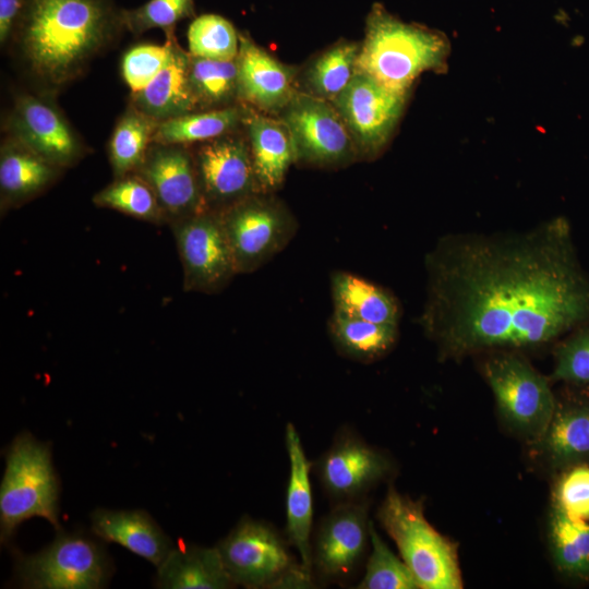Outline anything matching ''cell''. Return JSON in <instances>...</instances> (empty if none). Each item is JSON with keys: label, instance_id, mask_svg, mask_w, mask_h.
Listing matches in <instances>:
<instances>
[{"label": "cell", "instance_id": "6da1fadb", "mask_svg": "<svg viewBox=\"0 0 589 589\" xmlns=\"http://www.w3.org/2000/svg\"><path fill=\"white\" fill-rule=\"evenodd\" d=\"M420 323L445 354L530 348L589 321V281L555 218L517 233H462L425 259Z\"/></svg>", "mask_w": 589, "mask_h": 589}, {"label": "cell", "instance_id": "7a4b0ae2", "mask_svg": "<svg viewBox=\"0 0 589 589\" xmlns=\"http://www.w3.org/2000/svg\"><path fill=\"white\" fill-rule=\"evenodd\" d=\"M113 0H27L14 33L26 71L45 94L79 77L124 29Z\"/></svg>", "mask_w": 589, "mask_h": 589}, {"label": "cell", "instance_id": "3957f363", "mask_svg": "<svg viewBox=\"0 0 589 589\" xmlns=\"http://www.w3.org/2000/svg\"><path fill=\"white\" fill-rule=\"evenodd\" d=\"M448 55L449 43L443 33L406 23L374 3L365 20L357 71L409 95L422 73L444 70Z\"/></svg>", "mask_w": 589, "mask_h": 589}, {"label": "cell", "instance_id": "277c9868", "mask_svg": "<svg viewBox=\"0 0 589 589\" xmlns=\"http://www.w3.org/2000/svg\"><path fill=\"white\" fill-rule=\"evenodd\" d=\"M58 500L50 445L22 432L5 455L0 486L1 543H8L17 526L32 517H43L60 530Z\"/></svg>", "mask_w": 589, "mask_h": 589}, {"label": "cell", "instance_id": "5b68a950", "mask_svg": "<svg viewBox=\"0 0 589 589\" xmlns=\"http://www.w3.org/2000/svg\"><path fill=\"white\" fill-rule=\"evenodd\" d=\"M377 517L419 588H462L456 548L426 520L420 502L389 488Z\"/></svg>", "mask_w": 589, "mask_h": 589}, {"label": "cell", "instance_id": "8992f818", "mask_svg": "<svg viewBox=\"0 0 589 589\" xmlns=\"http://www.w3.org/2000/svg\"><path fill=\"white\" fill-rule=\"evenodd\" d=\"M217 549L233 585L250 589L313 585L312 570L296 561L269 524L244 517Z\"/></svg>", "mask_w": 589, "mask_h": 589}, {"label": "cell", "instance_id": "52a82bcc", "mask_svg": "<svg viewBox=\"0 0 589 589\" xmlns=\"http://www.w3.org/2000/svg\"><path fill=\"white\" fill-rule=\"evenodd\" d=\"M218 213L238 274L261 268L298 230L294 216L271 193H255Z\"/></svg>", "mask_w": 589, "mask_h": 589}, {"label": "cell", "instance_id": "ba28073f", "mask_svg": "<svg viewBox=\"0 0 589 589\" xmlns=\"http://www.w3.org/2000/svg\"><path fill=\"white\" fill-rule=\"evenodd\" d=\"M104 549L91 539L58 530L51 544L32 555L19 554L15 576L23 588L98 589L110 575Z\"/></svg>", "mask_w": 589, "mask_h": 589}, {"label": "cell", "instance_id": "9c48e42d", "mask_svg": "<svg viewBox=\"0 0 589 589\" xmlns=\"http://www.w3.org/2000/svg\"><path fill=\"white\" fill-rule=\"evenodd\" d=\"M484 375L503 417L519 432L540 440L557 406L548 380L506 351L485 361Z\"/></svg>", "mask_w": 589, "mask_h": 589}, {"label": "cell", "instance_id": "30bf717a", "mask_svg": "<svg viewBox=\"0 0 589 589\" xmlns=\"http://www.w3.org/2000/svg\"><path fill=\"white\" fill-rule=\"evenodd\" d=\"M296 163L316 167H340L359 158L356 144L333 103L298 91L280 110Z\"/></svg>", "mask_w": 589, "mask_h": 589}, {"label": "cell", "instance_id": "8fae6325", "mask_svg": "<svg viewBox=\"0 0 589 589\" xmlns=\"http://www.w3.org/2000/svg\"><path fill=\"white\" fill-rule=\"evenodd\" d=\"M184 291L213 294L238 274L218 212L206 209L171 224Z\"/></svg>", "mask_w": 589, "mask_h": 589}, {"label": "cell", "instance_id": "7c38bea8", "mask_svg": "<svg viewBox=\"0 0 589 589\" xmlns=\"http://www.w3.org/2000/svg\"><path fill=\"white\" fill-rule=\"evenodd\" d=\"M408 94L393 91L356 71L333 101L361 158L372 159L386 147L402 116Z\"/></svg>", "mask_w": 589, "mask_h": 589}, {"label": "cell", "instance_id": "4fadbf2b", "mask_svg": "<svg viewBox=\"0 0 589 589\" xmlns=\"http://www.w3.org/2000/svg\"><path fill=\"white\" fill-rule=\"evenodd\" d=\"M7 135L64 169L85 154V146L48 94L21 93L5 121Z\"/></svg>", "mask_w": 589, "mask_h": 589}, {"label": "cell", "instance_id": "5bb4252c", "mask_svg": "<svg viewBox=\"0 0 589 589\" xmlns=\"http://www.w3.org/2000/svg\"><path fill=\"white\" fill-rule=\"evenodd\" d=\"M192 153L208 209L220 212L260 193L248 139L238 131L203 142Z\"/></svg>", "mask_w": 589, "mask_h": 589}, {"label": "cell", "instance_id": "9a60e30c", "mask_svg": "<svg viewBox=\"0 0 589 589\" xmlns=\"http://www.w3.org/2000/svg\"><path fill=\"white\" fill-rule=\"evenodd\" d=\"M133 173L152 188L168 224L208 209L194 156L188 146L153 142Z\"/></svg>", "mask_w": 589, "mask_h": 589}, {"label": "cell", "instance_id": "2e32d148", "mask_svg": "<svg viewBox=\"0 0 589 589\" xmlns=\"http://www.w3.org/2000/svg\"><path fill=\"white\" fill-rule=\"evenodd\" d=\"M368 508L362 502H340L322 520L312 544V568L329 580L348 578L370 541Z\"/></svg>", "mask_w": 589, "mask_h": 589}, {"label": "cell", "instance_id": "e0dca14e", "mask_svg": "<svg viewBox=\"0 0 589 589\" xmlns=\"http://www.w3.org/2000/svg\"><path fill=\"white\" fill-rule=\"evenodd\" d=\"M239 101L265 113H279L298 92V70L280 62L249 35L239 33Z\"/></svg>", "mask_w": 589, "mask_h": 589}, {"label": "cell", "instance_id": "ac0fdd59", "mask_svg": "<svg viewBox=\"0 0 589 589\" xmlns=\"http://www.w3.org/2000/svg\"><path fill=\"white\" fill-rule=\"evenodd\" d=\"M388 471L385 457L354 435L344 434L316 462L327 494L340 502L357 501Z\"/></svg>", "mask_w": 589, "mask_h": 589}, {"label": "cell", "instance_id": "d6986e66", "mask_svg": "<svg viewBox=\"0 0 589 589\" xmlns=\"http://www.w3.org/2000/svg\"><path fill=\"white\" fill-rule=\"evenodd\" d=\"M243 128L249 142L260 193H273L281 187L296 163L290 133L284 122L247 106Z\"/></svg>", "mask_w": 589, "mask_h": 589}, {"label": "cell", "instance_id": "ffe728a7", "mask_svg": "<svg viewBox=\"0 0 589 589\" xmlns=\"http://www.w3.org/2000/svg\"><path fill=\"white\" fill-rule=\"evenodd\" d=\"M286 448L289 458V479L286 495V522L289 542L297 550L301 563L312 570L311 529L313 500L310 482L311 462L308 460L293 424L286 426Z\"/></svg>", "mask_w": 589, "mask_h": 589}, {"label": "cell", "instance_id": "44dd1931", "mask_svg": "<svg viewBox=\"0 0 589 589\" xmlns=\"http://www.w3.org/2000/svg\"><path fill=\"white\" fill-rule=\"evenodd\" d=\"M63 169L7 135L0 148V201L7 209L48 189Z\"/></svg>", "mask_w": 589, "mask_h": 589}, {"label": "cell", "instance_id": "7402d4cb", "mask_svg": "<svg viewBox=\"0 0 589 589\" xmlns=\"http://www.w3.org/2000/svg\"><path fill=\"white\" fill-rule=\"evenodd\" d=\"M91 519L92 531L98 538L122 545L156 567L173 549L171 540L144 510L98 508Z\"/></svg>", "mask_w": 589, "mask_h": 589}, {"label": "cell", "instance_id": "603a6c76", "mask_svg": "<svg viewBox=\"0 0 589 589\" xmlns=\"http://www.w3.org/2000/svg\"><path fill=\"white\" fill-rule=\"evenodd\" d=\"M190 53L178 43L168 64L142 91L131 94L130 104L164 121L197 111L189 83Z\"/></svg>", "mask_w": 589, "mask_h": 589}, {"label": "cell", "instance_id": "cb8c5ba5", "mask_svg": "<svg viewBox=\"0 0 589 589\" xmlns=\"http://www.w3.org/2000/svg\"><path fill=\"white\" fill-rule=\"evenodd\" d=\"M157 568L156 585L163 589H227L235 586L217 546L173 548Z\"/></svg>", "mask_w": 589, "mask_h": 589}, {"label": "cell", "instance_id": "d4e9b609", "mask_svg": "<svg viewBox=\"0 0 589 589\" xmlns=\"http://www.w3.org/2000/svg\"><path fill=\"white\" fill-rule=\"evenodd\" d=\"M334 311L381 324L398 325L396 299L382 287L347 272L330 276Z\"/></svg>", "mask_w": 589, "mask_h": 589}, {"label": "cell", "instance_id": "484cf974", "mask_svg": "<svg viewBox=\"0 0 589 589\" xmlns=\"http://www.w3.org/2000/svg\"><path fill=\"white\" fill-rule=\"evenodd\" d=\"M245 111L247 106L237 104L159 121L153 142L184 146L207 142L238 131L243 127Z\"/></svg>", "mask_w": 589, "mask_h": 589}, {"label": "cell", "instance_id": "4316f807", "mask_svg": "<svg viewBox=\"0 0 589 589\" xmlns=\"http://www.w3.org/2000/svg\"><path fill=\"white\" fill-rule=\"evenodd\" d=\"M540 442L558 467L589 461V404L556 406Z\"/></svg>", "mask_w": 589, "mask_h": 589}, {"label": "cell", "instance_id": "83f0119b", "mask_svg": "<svg viewBox=\"0 0 589 589\" xmlns=\"http://www.w3.org/2000/svg\"><path fill=\"white\" fill-rule=\"evenodd\" d=\"M329 334L344 356L369 362L385 354L396 342L398 325L381 324L351 317L334 311Z\"/></svg>", "mask_w": 589, "mask_h": 589}, {"label": "cell", "instance_id": "f1b7e54d", "mask_svg": "<svg viewBox=\"0 0 589 589\" xmlns=\"http://www.w3.org/2000/svg\"><path fill=\"white\" fill-rule=\"evenodd\" d=\"M159 121L129 104L112 131L108 156L115 179L133 173L142 165Z\"/></svg>", "mask_w": 589, "mask_h": 589}, {"label": "cell", "instance_id": "f546056e", "mask_svg": "<svg viewBox=\"0 0 589 589\" xmlns=\"http://www.w3.org/2000/svg\"><path fill=\"white\" fill-rule=\"evenodd\" d=\"M359 49V43L339 40L321 52L302 74V92L333 103L357 71Z\"/></svg>", "mask_w": 589, "mask_h": 589}, {"label": "cell", "instance_id": "4dcf8cb0", "mask_svg": "<svg viewBox=\"0 0 589 589\" xmlns=\"http://www.w3.org/2000/svg\"><path fill=\"white\" fill-rule=\"evenodd\" d=\"M189 83L197 111L237 105L239 101L237 58L214 60L190 55Z\"/></svg>", "mask_w": 589, "mask_h": 589}, {"label": "cell", "instance_id": "1f68e13d", "mask_svg": "<svg viewBox=\"0 0 589 589\" xmlns=\"http://www.w3.org/2000/svg\"><path fill=\"white\" fill-rule=\"evenodd\" d=\"M549 540L560 572L576 579H589V525L569 517L553 505L549 521Z\"/></svg>", "mask_w": 589, "mask_h": 589}, {"label": "cell", "instance_id": "d6a6232c", "mask_svg": "<svg viewBox=\"0 0 589 589\" xmlns=\"http://www.w3.org/2000/svg\"><path fill=\"white\" fill-rule=\"evenodd\" d=\"M93 203L155 225L168 223L154 191L136 173L115 179L94 195Z\"/></svg>", "mask_w": 589, "mask_h": 589}, {"label": "cell", "instance_id": "836d02e7", "mask_svg": "<svg viewBox=\"0 0 589 589\" xmlns=\"http://www.w3.org/2000/svg\"><path fill=\"white\" fill-rule=\"evenodd\" d=\"M189 53L193 57L232 60L239 52V33L226 17L208 13L196 16L188 29Z\"/></svg>", "mask_w": 589, "mask_h": 589}, {"label": "cell", "instance_id": "e575fe53", "mask_svg": "<svg viewBox=\"0 0 589 589\" xmlns=\"http://www.w3.org/2000/svg\"><path fill=\"white\" fill-rule=\"evenodd\" d=\"M372 546L365 574L358 589H418L419 585L402 558L397 557L370 524Z\"/></svg>", "mask_w": 589, "mask_h": 589}, {"label": "cell", "instance_id": "d590c367", "mask_svg": "<svg viewBox=\"0 0 589 589\" xmlns=\"http://www.w3.org/2000/svg\"><path fill=\"white\" fill-rule=\"evenodd\" d=\"M165 33L164 45H135L122 56L121 75L131 94L142 91L170 61L177 40L173 29Z\"/></svg>", "mask_w": 589, "mask_h": 589}, {"label": "cell", "instance_id": "8d00e7d4", "mask_svg": "<svg viewBox=\"0 0 589 589\" xmlns=\"http://www.w3.org/2000/svg\"><path fill=\"white\" fill-rule=\"evenodd\" d=\"M194 14V0H148L137 8L120 11L123 28L133 35L153 28L172 31L178 22Z\"/></svg>", "mask_w": 589, "mask_h": 589}, {"label": "cell", "instance_id": "74e56055", "mask_svg": "<svg viewBox=\"0 0 589 589\" xmlns=\"http://www.w3.org/2000/svg\"><path fill=\"white\" fill-rule=\"evenodd\" d=\"M554 506L569 517L589 519V466L578 464L567 467L554 489Z\"/></svg>", "mask_w": 589, "mask_h": 589}, {"label": "cell", "instance_id": "f35d334b", "mask_svg": "<svg viewBox=\"0 0 589 589\" xmlns=\"http://www.w3.org/2000/svg\"><path fill=\"white\" fill-rule=\"evenodd\" d=\"M552 377L589 385V328L577 332L558 346Z\"/></svg>", "mask_w": 589, "mask_h": 589}, {"label": "cell", "instance_id": "ab89813d", "mask_svg": "<svg viewBox=\"0 0 589 589\" xmlns=\"http://www.w3.org/2000/svg\"><path fill=\"white\" fill-rule=\"evenodd\" d=\"M27 0H0V44L12 40Z\"/></svg>", "mask_w": 589, "mask_h": 589}, {"label": "cell", "instance_id": "60d3db41", "mask_svg": "<svg viewBox=\"0 0 589 589\" xmlns=\"http://www.w3.org/2000/svg\"><path fill=\"white\" fill-rule=\"evenodd\" d=\"M589 404V402H588Z\"/></svg>", "mask_w": 589, "mask_h": 589}]
</instances>
